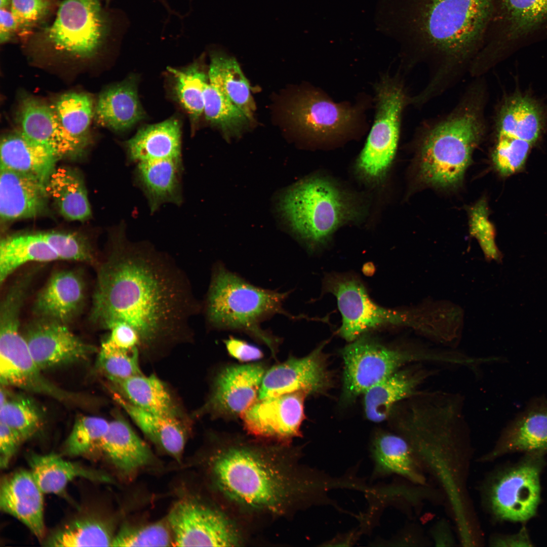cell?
I'll return each instance as SVG.
<instances>
[{
    "label": "cell",
    "mask_w": 547,
    "mask_h": 547,
    "mask_svg": "<svg viewBox=\"0 0 547 547\" xmlns=\"http://www.w3.org/2000/svg\"><path fill=\"white\" fill-rule=\"evenodd\" d=\"M125 228L111 235L99 267L91 320L108 330L126 323L145 345L186 332L201 306L185 274L149 244L129 241Z\"/></svg>",
    "instance_id": "obj_1"
},
{
    "label": "cell",
    "mask_w": 547,
    "mask_h": 547,
    "mask_svg": "<svg viewBox=\"0 0 547 547\" xmlns=\"http://www.w3.org/2000/svg\"><path fill=\"white\" fill-rule=\"evenodd\" d=\"M495 0H398V32L411 63L429 65L422 90L434 98L470 71L482 49Z\"/></svg>",
    "instance_id": "obj_2"
},
{
    "label": "cell",
    "mask_w": 547,
    "mask_h": 547,
    "mask_svg": "<svg viewBox=\"0 0 547 547\" xmlns=\"http://www.w3.org/2000/svg\"><path fill=\"white\" fill-rule=\"evenodd\" d=\"M408 399L397 433L408 442L425 473L441 487L457 530L467 531L476 519L467 489L473 448L462 397L419 390Z\"/></svg>",
    "instance_id": "obj_3"
},
{
    "label": "cell",
    "mask_w": 547,
    "mask_h": 547,
    "mask_svg": "<svg viewBox=\"0 0 547 547\" xmlns=\"http://www.w3.org/2000/svg\"><path fill=\"white\" fill-rule=\"evenodd\" d=\"M256 454L231 446L213 458V478L227 497L246 506L275 512L292 498L316 505L326 502L331 483L325 472L315 470L293 481Z\"/></svg>",
    "instance_id": "obj_4"
},
{
    "label": "cell",
    "mask_w": 547,
    "mask_h": 547,
    "mask_svg": "<svg viewBox=\"0 0 547 547\" xmlns=\"http://www.w3.org/2000/svg\"><path fill=\"white\" fill-rule=\"evenodd\" d=\"M486 99L482 77H477L449 113L422 128L419 172L426 183L447 187L461 180L486 130Z\"/></svg>",
    "instance_id": "obj_5"
},
{
    "label": "cell",
    "mask_w": 547,
    "mask_h": 547,
    "mask_svg": "<svg viewBox=\"0 0 547 547\" xmlns=\"http://www.w3.org/2000/svg\"><path fill=\"white\" fill-rule=\"evenodd\" d=\"M369 203L365 194L318 174L289 190L281 206L295 233L316 249L326 245L341 227L363 222L369 214Z\"/></svg>",
    "instance_id": "obj_6"
},
{
    "label": "cell",
    "mask_w": 547,
    "mask_h": 547,
    "mask_svg": "<svg viewBox=\"0 0 547 547\" xmlns=\"http://www.w3.org/2000/svg\"><path fill=\"white\" fill-rule=\"evenodd\" d=\"M287 293L253 286L222 266L215 268L204 306L211 327L246 332L265 344L274 357L279 340L259 326L277 314L288 316L283 307Z\"/></svg>",
    "instance_id": "obj_7"
},
{
    "label": "cell",
    "mask_w": 547,
    "mask_h": 547,
    "mask_svg": "<svg viewBox=\"0 0 547 547\" xmlns=\"http://www.w3.org/2000/svg\"><path fill=\"white\" fill-rule=\"evenodd\" d=\"M374 91V122L353 168L356 179L371 190L385 184L397 151L402 113L410 104V97L397 77L383 74Z\"/></svg>",
    "instance_id": "obj_8"
},
{
    "label": "cell",
    "mask_w": 547,
    "mask_h": 547,
    "mask_svg": "<svg viewBox=\"0 0 547 547\" xmlns=\"http://www.w3.org/2000/svg\"><path fill=\"white\" fill-rule=\"evenodd\" d=\"M343 362V395L352 400L410 363L434 362L449 364L448 351L390 347L364 335L350 342L341 351Z\"/></svg>",
    "instance_id": "obj_9"
},
{
    "label": "cell",
    "mask_w": 547,
    "mask_h": 547,
    "mask_svg": "<svg viewBox=\"0 0 547 547\" xmlns=\"http://www.w3.org/2000/svg\"><path fill=\"white\" fill-rule=\"evenodd\" d=\"M546 36L547 0H495L473 69L485 73L509 51Z\"/></svg>",
    "instance_id": "obj_10"
},
{
    "label": "cell",
    "mask_w": 547,
    "mask_h": 547,
    "mask_svg": "<svg viewBox=\"0 0 547 547\" xmlns=\"http://www.w3.org/2000/svg\"><path fill=\"white\" fill-rule=\"evenodd\" d=\"M363 111L360 104L336 103L321 90L313 89L295 95L286 115L301 136L324 147L356 137L362 128Z\"/></svg>",
    "instance_id": "obj_11"
},
{
    "label": "cell",
    "mask_w": 547,
    "mask_h": 547,
    "mask_svg": "<svg viewBox=\"0 0 547 547\" xmlns=\"http://www.w3.org/2000/svg\"><path fill=\"white\" fill-rule=\"evenodd\" d=\"M323 291L336 298L342 316L338 334L351 342L367 333L388 327H411L420 330L417 312L382 307L370 297L362 281L350 274L325 276Z\"/></svg>",
    "instance_id": "obj_12"
},
{
    "label": "cell",
    "mask_w": 547,
    "mask_h": 547,
    "mask_svg": "<svg viewBox=\"0 0 547 547\" xmlns=\"http://www.w3.org/2000/svg\"><path fill=\"white\" fill-rule=\"evenodd\" d=\"M23 301L15 296L3 298L0 307V381L11 386L47 395L63 401L77 397L54 384L42 374L20 332Z\"/></svg>",
    "instance_id": "obj_13"
},
{
    "label": "cell",
    "mask_w": 547,
    "mask_h": 547,
    "mask_svg": "<svg viewBox=\"0 0 547 547\" xmlns=\"http://www.w3.org/2000/svg\"><path fill=\"white\" fill-rule=\"evenodd\" d=\"M539 471L537 464L525 462L489 477L480 485L482 504L498 520L530 519L540 499Z\"/></svg>",
    "instance_id": "obj_14"
},
{
    "label": "cell",
    "mask_w": 547,
    "mask_h": 547,
    "mask_svg": "<svg viewBox=\"0 0 547 547\" xmlns=\"http://www.w3.org/2000/svg\"><path fill=\"white\" fill-rule=\"evenodd\" d=\"M105 28L99 0H64L48 29L47 37L57 50L89 57L100 46Z\"/></svg>",
    "instance_id": "obj_15"
},
{
    "label": "cell",
    "mask_w": 547,
    "mask_h": 547,
    "mask_svg": "<svg viewBox=\"0 0 547 547\" xmlns=\"http://www.w3.org/2000/svg\"><path fill=\"white\" fill-rule=\"evenodd\" d=\"M175 546H230L239 542L231 522L219 512L188 500L177 503L167 519Z\"/></svg>",
    "instance_id": "obj_16"
},
{
    "label": "cell",
    "mask_w": 547,
    "mask_h": 547,
    "mask_svg": "<svg viewBox=\"0 0 547 547\" xmlns=\"http://www.w3.org/2000/svg\"><path fill=\"white\" fill-rule=\"evenodd\" d=\"M266 366L262 363L223 367L213 380L202 410L214 417L235 419L258 399Z\"/></svg>",
    "instance_id": "obj_17"
},
{
    "label": "cell",
    "mask_w": 547,
    "mask_h": 547,
    "mask_svg": "<svg viewBox=\"0 0 547 547\" xmlns=\"http://www.w3.org/2000/svg\"><path fill=\"white\" fill-rule=\"evenodd\" d=\"M325 344L305 357H290L267 369L257 400L300 391L308 396L327 391L332 385V377L323 352Z\"/></svg>",
    "instance_id": "obj_18"
},
{
    "label": "cell",
    "mask_w": 547,
    "mask_h": 547,
    "mask_svg": "<svg viewBox=\"0 0 547 547\" xmlns=\"http://www.w3.org/2000/svg\"><path fill=\"white\" fill-rule=\"evenodd\" d=\"M35 363L42 370L86 360L96 348L85 342L65 324L38 318L23 335Z\"/></svg>",
    "instance_id": "obj_19"
},
{
    "label": "cell",
    "mask_w": 547,
    "mask_h": 547,
    "mask_svg": "<svg viewBox=\"0 0 547 547\" xmlns=\"http://www.w3.org/2000/svg\"><path fill=\"white\" fill-rule=\"evenodd\" d=\"M307 396L300 391L257 400L241 416L244 427L261 437L287 440L300 436Z\"/></svg>",
    "instance_id": "obj_20"
},
{
    "label": "cell",
    "mask_w": 547,
    "mask_h": 547,
    "mask_svg": "<svg viewBox=\"0 0 547 547\" xmlns=\"http://www.w3.org/2000/svg\"><path fill=\"white\" fill-rule=\"evenodd\" d=\"M18 119L19 132L24 137L47 148L59 159H77L85 150L65 131L52 105L25 97Z\"/></svg>",
    "instance_id": "obj_21"
},
{
    "label": "cell",
    "mask_w": 547,
    "mask_h": 547,
    "mask_svg": "<svg viewBox=\"0 0 547 547\" xmlns=\"http://www.w3.org/2000/svg\"><path fill=\"white\" fill-rule=\"evenodd\" d=\"M44 494L30 470L16 471L1 479V510L18 519L41 540L46 532Z\"/></svg>",
    "instance_id": "obj_22"
},
{
    "label": "cell",
    "mask_w": 547,
    "mask_h": 547,
    "mask_svg": "<svg viewBox=\"0 0 547 547\" xmlns=\"http://www.w3.org/2000/svg\"><path fill=\"white\" fill-rule=\"evenodd\" d=\"M49 196L46 184L36 177L0 167V216L9 222L44 214Z\"/></svg>",
    "instance_id": "obj_23"
},
{
    "label": "cell",
    "mask_w": 547,
    "mask_h": 547,
    "mask_svg": "<svg viewBox=\"0 0 547 547\" xmlns=\"http://www.w3.org/2000/svg\"><path fill=\"white\" fill-rule=\"evenodd\" d=\"M85 300V284L73 270L56 271L37 294L33 311L38 318L66 324L81 312Z\"/></svg>",
    "instance_id": "obj_24"
},
{
    "label": "cell",
    "mask_w": 547,
    "mask_h": 547,
    "mask_svg": "<svg viewBox=\"0 0 547 547\" xmlns=\"http://www.w3.org/2000/svg\"><path fill=\"white\" fill-rule=\"evenodd\" d=\"M547 450V400L537 399L530 403L505 428L496 446L478 458L490 461L511 451Z\"/></svg>",
    "instance_id": "obj_25"
},
{
    "label": "cell",
    "mask_w": 547,
    "mask_h": 547,
    "mask_svg": "<svg viewBox=\"0 0 547 547\" xmlns=\"http://www.w3.org/2000/svg\"><path fill=\"white\" fill-rule=\"evenodd\" d=\"M369 452L373 465L372 480L396 475L411 483L427 485L425 472L408 442L399 434L375 433Z\"/></svg>",
    "instance_id": "obj_26"
},
{
    "label": "cell",
    "mask_w": 547,
    "mask_h": 547,
    "mask_svg": "<svg viewBox=\"0 0 547 547\" xmlns=\"http://www.w3.org/2000/svg\"><path fill=\"white\" fill-rule=\"evenodd\" d=\"M418 363L408 369L399 370L367 389L364 395L366 417L380 422L386 419L399 402L416 394L418 387L433 371Z\"/></svg>",
    "instance_id": "obj_27"
},
{
    "label": "cell",
    "mask_w": 547,
    "mask_h": 547,
    "mask_svg": "<svg viewBox=\"0 0 547 547\" xmlns=\"http://www.w3.org/2000/svg\"><path fill=\"white\" fill-rule=\"evenodd\" d=\"M134 181L145 195L151 212L167 203H182L181 158L138 163Z\"/></svg>",
    "instance_id": "obj_28"
},
{
    "label": "cell",
    "mask_w": 547,
    "mask_h": 547,
    "mask_svg": "<svg viewBox=\"0 0 547 547\" xmlns=\"http://www.w3.org/2000/svg\"><path fill=\"white\" fill-rule=\"evenodd\" d=\"M181 128L174 118L139 129L125 142L128 159L135 164L181 158Z\"/></svg>",
    "instance_id": "obj_29"
},
{
    "label": "cell",
    "mask_w": 547,
    "mask_h": 547,
    "mask_svg": "<svg viewBox=\"0 0 547 547\" xmlns=\"http://www.w3.org/2000/svg\"><path fill=\"white\" fill-rule=\"evenodd\" d=\"M144 116L133 80H127L104 91L95 106L96 123L116 132L131 128Z\"/></svg>",
    "instance_id": "obj_30"
},
{
    "label": "cell",
    "mask_w": 547,
    "mask_h": 547,
    "mask_svg": "<svg viewBox=\"0 0 547 547\" xmlns=\"http://www.w3.org/2000/svg\"><path fill=\"white\" fill-rule=\"evenodd\" d=\"M59 159L17 131L1 140L0 167L33 176L46 184Z\"/></svg>",
    "instance_id": "obj_31"
},
{
    "label": "cell",
    "mask_w": 547,
    "mask_h": 547,
    "mask_svg": "<svg viewBox=\"0 0 547 547\" xmlns=\"http://www.w3.org/2000/svg\"><path fill=\"white\" fill-rule=\"evenodd\" d=\"M30 471L39 488L45 494H58L77 478L109 482V477L98 471L64 459L55 453L31 452L27 457Z\"/></svg>",
    "instance_id": "obj_32"
},
{
    "label": "cell",
    "mask_w": 547,
    "mask_h": 547,
    "mask_svg": "<svg viewBox=\"0 0 547 547\" xmlns=\"http://www.w3.org/2000/svg\"><path fill=\"white\" fill-rule=\"evenodd\" d=\"M100 450L119 470L130 473L149 464L152 453L124 419L109 422Z\"/></svg>",
    "instance_id": "obj_33"
},
{
    "label": "cell",
    "mask_w": 547,
    "mask_h": 547,
    "mask_svg": "<svg viewBox=\"0 0 547 547\" xmlns=\"http://www.w3.org/2000/svg\"><path fill=\"white\" fill-rule=\"evenodd\" d=\"M46 189L49 198L65 219L85 221L91 217L85 184L76 170L56 167L47 182Z\"/></svg>",
    "instance_id": "obj_34"
},
{
    "label": "cell",
    "mask_w": 547,
    "mask_h": 547,
    "mask_svg": "<svg viewBox=\"0 0 547 547\" xmlns=\"http://www.w3.org/2000/svg\"><path fill=\"white\" fill-rule=\"evenodd\" d=\"M114 397L143 433L170 455L180 458L185 437L177 418L139 408L118 394Z\"/></svg>",
    "instance_id": "obj_35"
},
{
    "label": "cell",
    "mask_w": 547,
    "mask_h": 547,
    "mask_svg": "<svg viewBox=\"0 0 547 547\" xmlns=\"http://www.w3.org/2000/svg\"><path fill=\"white\" fill-rule=\"evenodd\" d=\"M542 106L532 97L520 93L505 98L500 104L495 123L524 137L533 144L545 126Z\"/></svg>",
    "instance_id": "obj_36"
},
{
    "label": "cell",
    "mask_w": 547,
    "mask_h": 547,
    "mask_svg": "<svg viewBox=\"0 0 547 547\" xmlns=\"http://www.w3.org/2000/svg\"><path fill=\"white\" fill-rule=\"evenodd\" d=\"M208 76L209 84L252 120L255 104L249 82L236 59L222 52L212 53Z\"/></svg>",
    "instance_id": "obj_37"
},
{
    "label": "cell",
    "mask_w": 547,
    "mask_h": 547,
    "mask_svg": "<svg viewBox=\"0 0 547 547\" xmlns=\"http://www.w3.org/2000/svg\"><path fill=\"white\" fill-rule=\"evenodd\" d=\"M55 251L40 232L12 235L0 243V282L2 285L22 265L30 262L59 260Z\"/></svg>",
    "instance_id": "obj_38"
},
{
    "label": "cell",
    "mask_w": 547,
    "mask_h": 547,
    "mask_svg": "<svg viewBox=\"0 0 547 547\" xmlns=\"http://www.w3.org/2000/svg\"><path fill=\"white\" fill-rule=\"evenodd\" d=\"M114 535L110 524L97 516L75 518L54 531L44 541L47 546H111Z\"/></svg>",
    "instance_id": "obj_39"
},
{
    "label": "cell",
    "mask_w": 547,
    "mask_h": 547,
    "mask_svg": "<svg viewBox=\"0 0 547 547\" xmlns=\"http://www.w3.org/2000/svg\"><path fill=\"white\" fill-rule=\"evenodd\" d=\"M132 404L144 410L177 418L170 394L155 375L142 374L115 382Z\"/></svg>",
    "instance_id": "obj_40"
},
{
    "label": "cell",
    "mask_w": 547,
    "mask_h": 547,
    "mask_svg": "<svg viewBox=\"0 0 547 547\" xmlns=\"http://www.w3.org/2000/svg\"><path fill=\"white\" fill-rule=\"evenodd\" d=\"M52 106L65 131L85 149L94 117L92 97L84 93L69 92L61 95Z\"/></svg>",
    "instance_id": "obj_41"
},
{
    "label": "cell",
    "mask_w": 547,
    "mask_h": 547,
    "mask_svg": "<svg viewBox=\"0 0 547 547\" xmlns=\"http://www.w3.org/2000/svg\"><path fill=\"white\" fill-rule=\"evenodd\" d=\"M204 113L206 120L219 128L226 139L240 136L252 120L208 82L204 91Z\"/></svg>",
    "instance_id": "obj_42"
},
{
    "label": "cell",
    "mask_w": 547,
    "mask_h": 547,
    "mask_svg": "<svg viewBox=\"0 0 547 547\" xmlns=\"http://www.w3.org/2000/svg\"><path fill=\"white\" fill-rule=\"evenodd\" d=\"M168 69L175 77V92L179 102L192 119L198 120L204 113L208 74L195 63L185 69Z\"/></svg>",
    "instance_id": "obj_43"
},
{
    "label": "cell",
    "mask_w": 547,
    "mask_h": 547,
    "mask_svg": "<svg viewBox=\"0 0 547 547\" xmlns=\"http://www.w3.org/2000/svg\"><path fill=\"white\" fill-rule=\"evenodd\" d=\"M109 422L97 416H81L75 421L67 438L63 453L70 456L89 455L98 449L108 427Z\"/></svg>",
    "instance_id": "obj_44"
},
{
    "label": "cell",
    "mask_w": 547,
    "mask_h": 547,
    "mask_svg": "<svg viewBox=\"0 0 547 547\" xmlns=\"http://www.w3.org/2000/svg\"><path fill=\"white\" fill-rule=\"evenodd\" d=\"M0 405V421L19 434L23 442L41 428L42 418L35 404L28 397L16 396Z\"/></svg>",
    "instance_id": "obj_45"
},
{
    "label": "cell",
    "mask_w": 547,
    "mask_h": 547,
    "mask_svg": "<svg viewBox=\"0 0 547 547\" xmlns=\"http://www.w3.org/2000/svg\"><path fill=\"white\" fill-rule=\"evenodd\" d=\"M98 353V367L114 383L142 374L138 347L130 350L121 349L106 339L102 343Z\"/></svg>",
    "instance_id": "obj_46"
},
{
    "label": "cell",
    "mask_w": 547,
    "mask_h": 547,
    "mask_svg": "<svg viewBox=\"0 0 547 547\" xmlns=\"http://www.w3.org/2000/svg\"><path fill=\"white\" fill-rule=\"evenodd\" d=\"M173 536L166 522L146 525L125 526L114 535L111 546H173Z\"/></svg>",
    "instance_id": "obj_47"
},
{
    "label": "cell",
    "mask_w": 547,
    "mask_h": 547,
    "mask_svg": "<svg viewBox=\"0 0 547 547\" xmlns=\"http://www.w3.org/2000/svg\"><path fill=\"white\" fill-rule=\"evenodd\" d=\"M495 134L496 142L492 153L493 162L502 175H510L524 165L533 144L520 139Z\"/></svg>",
    "instance_id": "obj_48"
},
{
    "label": "cell",
    "mask_w": 547,
    "mask_h": 547,
    "mask_svg": "<svg viewBox=\"0 0 547 547\" xmlns=\"http://www.w3.org/2000/svg\"><path fill=\"white\" fill-rule=\"evenodd\" d=\"M40 233L60 260L88 262L95 260L89 242L81 235L54 231Z\"/></svg>",
    "instance_id": "obj_49"
},
{
    "label": "cell",
    "mask_w": 547,
    "mask_h": 547,
    "mask_svg": "<svg viewBox=\"0 0 547 547\" xmlns=\"http://www.w3.org/2000/svg\"><path fill=\"white\" fill-rule=\"evenodd\" d=\"M487 211L483 201L475 206L471 214V232L478 240L486 258L499 262L502 256L495 244L494 229L488 220Z\"/></svg>",
    "instance_id": "obj_50"
},
{
    "label": "cell",
    "mask_w": 547,
    "mask_h": 547,
    "mask_svg": "<svg viewBox=\"0 0 547 547\" xmlns=\"http://www.w3.org/2000/svg\"><path fill=\"white\" fill-rule=\"evenodd\" d=\"M49 0H11L10 10L18 26V32L24 34L47 13Z\"/></svg>",
    "instance_id": "obj_51"
},
{
    "label": "cell",
    "mask_w": 547,
    "mask_h": 547,
    "mask_svg": "<svg viewBox=\"0 0 547 547\" xmlns=\"http://www.w3.org/2000/svg\"><path fill=\"white\" fill-rule=\"evenodd\" d=\"M23 441L14 430L0 421V466L7 468Z\"/></svg>",
    "instance_id": "obj_52"
},
{
    "label": "cell",
    "mask_w": 547,
    "mask_h": 547,
    "mask_svg": "<svg viewBox=\"0 0 547 547\" xmlns=\"http://www.w3.org/2000/svg\"><path fill=\"white\" fill-rule=\"evenodd\" d=\"M109 330L110 333L107 339L118 348L130 350L138 347L140 344L137 332L126 323H118Z\"/></svg>",
    "instance_id": "obj_53"
},
{
    "label": "cell",
    "mask_w": 547,
    "mask_h": 547,
    "mask_svg": "<svg viewBox=\"0 0 547 547\" xmlns=\"http://www.w3.org/2000/svg\"><path fill=\"white\" fill-rule=\"evenodd\" d=\"M224 342L230 356L240 361H255L263 358L261 349L244 340L230 337Z\"/></svg>",
    "instance_id": "obj_54"
},
{
    "label": "cell",
    "mask_w": 547,
    "mask_h": 547,
    "mask_svg": "<svg viewBox=\"0 0 547 547\" xmlns=\"http://www.w3.org/2000/svg\"><path fill=\"white\" fill-rule=\"evenodd\" d=\"M431 535L436 546H452L456 540L447 521L444 519L437 522L432 527Z\"/></svg>",
    "instance_id": "obj_55"
},
{
    "label": "cell",
    "mask_w": 547,
    "mask_h": 547,
    "mask_svg": "<svg viewBox=\"0 0 547 547\" xmlns=\"http://www.w3.org/2000/svg\"><path fill=\"white\" fill-rule=\"evenodd\" d=\"M18 32V26L10 10L1 9L0 10V42L1 44L9 42Z\"/></svg>",
    "instance_id": "obj_56"
},
{
    "label": "cell",
    "mask_w": 547,
    "mask_h": 547,
    "mask_svg": "<svg viewBox=\"0 0 547 547\" xmlns=\"http://www.w3.org/2000/svg\"><path fill=\"white\" fill-rule=\"evenodd\" d=\"M361 531H354L346 534L337 536L325 543L323 545L336 546V545H351L357 541L359 533Z\"/></svg>",
    "instance_id": "obj_57"
},
{
    "label": "cell",
    "mask_w": 547,
    "mask_h": 547,
    "mask_svg": "<svg viewBox=\"0 0 547 547\" xmlns=\"http://www.w3.org/2000/svg\"><path fill=\"white\" fill-rule=\"evenodd\" d=\"M11 0H0V8L8 9L10 6Z\"/></svg>",
    "instance_id": "obj_58"
},
{
    "label": "cell",
    "mask_w": 547,
    "mask_h": 547,
    "mask_svg": "<svg viewBox=\"0 0 547 547\" xmlns=\"http://www.w3.org/2000/svg\"><path fill=\"white\" fill-rule=\"evenodd\" d=\"M106 1L107 3H108V2H109L110 0H106Z\"/></svg>",
    "instance_id": "obj_59"
}]
</instances>
